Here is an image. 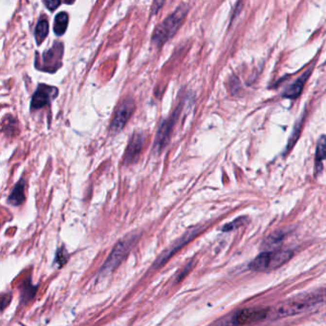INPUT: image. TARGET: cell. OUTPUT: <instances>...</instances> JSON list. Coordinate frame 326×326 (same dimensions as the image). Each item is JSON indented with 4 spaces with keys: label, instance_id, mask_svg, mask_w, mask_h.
I'll list each match as a JSON object with an SVG mask.
<instances>
[{
    "label": "cell",
    "instance_id": "5b68a950",
    "mask_svg": "<svg viewBox=\"0 0 326 326\" xmlns=\"http://www.w3.org/2000/svg\"><path fill=\"white\" fill-rule=\"evenodd\" d=\"M180 106H178L177 109L174 110V112L165 120L162 121L160 124L158 131L155 136V141L153 144V149L152 151L156 154H159L164 148H166L170 142L171 135L173 130V126L176 122L178 116L180 114Z\"/></svg>",
    "mask_w": 326,
    "mask_h": 326
},
{
    "label": "cell",
    "instance_id": "277c9868",
    "mask_svg": "<svg viewBox=\"0 0 326 326\" xmlns=\"http://www.w3.org/2000/svg\"><path fill=\"white\" fill-rule=\"evenodd\" d=\"M326 303V291L310 294L309 296L298 297L292 301L281 305L277 310V316H293L304 311H307L316 306Z\"/></svg>",
    "mask_w": 326,
    "mask_h": 326
},
{
    "label": "cell",
    "instance_id": "44dd1931",
    "mask_svg": "<svg viewBox=\"0 0 326 326\" xmlns=\"http://www.w3.org/2000/svg\"><path fill=\"white\" fill-rule=\"evenodd\" d=\"M243 221H244V218H238L237 220L233 221L232 223L225 225V227L223 228V231H224V232H230V231H233L234 229H237L238 227H240V226L243 224Z\"/></svg>",
    "mask_w": 326,
    "mask_h": 326
},
{
    "label": "cell",
    "instance_id": "8992f818",
    "mask_svg": "<svg viewBox=\"0 0 326 326\" xmlns=\"http://www.w3.org/2000/svg\"><path fill=\"white\" fill-rule=\"evenodd\" d=\"M134 109L135 103L132 99H126L119 104L109 127V131L112 135H116L122 130L127 120L134 112Z\"/></svg>",
    "mask_w": 326,
    "mask_h": 326
},
{
    "label": "cell",
    "instance_id": "30bf717a",
    "mask_svg": "<svg viewBox=\"0 0 326 326\" xmlns=\"http://www.w3.org/2000/svg\"><path fill=\"white\" fill-rule=\"evenodd\" d=\"M58 96V88L46 85H39L32 97L31 107L33 110L40 109L47 105L51 100Z\"/></svg>",
    "mask_w": 326,
    "mask_h": 326
},
{
    "label": "cell",
    "instance_id": "5bb4252c",
    "mask_svg": "<svg viewBox=\"0 0 326 326\" xmlns=\"http://www.w3.org/2000/svg\"><path fill=\"white\" fill-rule=\"evenodd\" d=\"M326 158V136L322 135L317 143L316 159H315V170L316 172H320L323 169V161Z\"/></svg>",
    "mask_w": 326,
    "mask_h": 326
},
{
    "label": "cell",
    "instance_id": "e0dca14e",
    "mask_svg": "<svg viewBox=\"0 0 326 326\" xmlns=\"http://www.w3.org/2000/svg\"><path fill=\"white\" fill-rule=\"evenodd\" d=\"M48 31H49L48 20L45 18L40 19L34 30V36H35L37 44H40L44 40V38L48 34Z\"/></svg>",
    "mask_w": 326,
    "mask_h": 326
},
{
    "label": "cell",
    "instance_id": "ac0fdd59",
    "mask_svg": "<svg viewBox=\"0 0 326 326\" xmlns=\"http://www.w3.org/2000/svg\"><path fill=\"white\" fill-rule=\"evenodd\" d=\"M36 289V286H34L31 281H25L21 288V301L28 302L34 296Z\"/></svg>",
    "mask_w": 326,
    "mask_h": 326
},
{
    "label": "cell",
    "instance_id": "8fae6325",
    "mask_svg": "<svg viewBox=\"0 0 326 326\" xmlns=\"http://www.w3.org/2000/svg\"><path fill=\"white\" fill-rule=\"evenodd\" d=\"M145 142V136L142 133H135L128 144V147L125 150V154L123 156V164L131 165L135 163L141 153L143 145Z\"/></svg>",
    "mask_w": 326,
    "mask_h": 326
},
{
    "label": "cell",
    "instance_id": "ba28073f",
    "mask_svg": "<svg viewBox=\"0 0 326 326\" xmlns=\"http://www.w3.org/2000/svg\"><path fill=\"white\" fill-rule=\"evenodd\" d=\"M199 232H200L199 229H192L187 232L183 237H180L167 251H165L157 258V260L154 263V268H160L163 266L182 247H184L187 243H189L190 240H192L194 237H196Z\"/></svg>",
    "mask_w": 326,
    "mask_h": 326
},
{
    "label": "cell",
    "instance_id": "7c38bea8",
    "mask_svg": "<svg viewBox=\"0 0 326 326\" xmlns=\"http://www.w3.org/2000/svg\"><path fill=\"white\" fill-rule=\"evenodd\" d=\"M311 74V70L308 69L306 70L302 75H300L296 81L289 86L287 88L284 90L282 96L288 99H296L302 92V89L304 87L305 83L307 82L308 78L310 77Z\"/></svg>",
    "mask_w": 326,
    "mask_h": 326
},
{
    "label": "cell",
    "instance_id": "52a82bcc",
    "mask_svg": "<svg viewBox=\"0 0 326 326\" xmlns=\"http://www.w3.org/2000/svg\"><path fill=\"white\" fill-rule=\"evenodd\" d=\"M269 313L268 308L254 307L243 309L232 316L234 326L251 325L264 320Z\"/></svg>",
    "mask_w": 326,
    "mask_h": 326
},
{
    "label": "cell",
    "instance_id": "3957f363",
    "mask_svg": "<svg viewBox=\"0 0 326 326\" xmlns=\"http://www.w3.org/2000/svg\"><path fill=\"white\" fill-rule=\"evenodd\" d=\"M293 257V252L289 250H275L267 251L257 257L250 264V269L256 272H270L274 271L287 261Z\"/></svg>",
    "mask_w": 326,
    "mask_h": 326
},
{
    "label": "cell",
    "instance_id": "7a4b0ae2",
    "mask_svg": "<svg viewBox=\"0 0 326 326\" xmlns=\"http://www.w3.org/2000/svg\"><path fill=\"white\" fill-rule=\"evenodd\" d=\"M137 240H138L137 234H130L123 237L121 240H120L115 245L113 251L109 255L108 258L106 259L102 269L100 270L99 275L101 276H106L112 274L120 266L121 261L125 258L131 248L137 242Z\"/></svg>",
    "mask_w": 326,
    "mask_h": 326
},
{
    "label": "cell",
    "instance_id": "6da1fadb",
    "mask_svg": "<svg viewBox=\"0 0 326 326\" xmlns=\"http://www.w3.org/2000/svg\"><path fill=\"white\" fill-rule=\"evenodd\" d=\"M187 13V6L185 4L180 5L172 15L157 25L152 34V42L156 46H162L165 42L171 39L182 25Z\"/></svg>",
    "mask_w": 326,
    "mask_h": 326
},
{
    "label": "cell",
    "instance_id": "ffe728a7",
    "mask_svg": "<svg viewBox=\"0 0 326 326\" xmlns=\"http://www.w3.org/2000/svg\"><path fill=\"white\" fill-rule=\"evenodd\" d=\"M67 259H68L67 252L63 248L62 249L60 248L59 251H58V253H57V257H56L55 262L58 263L59 266H62V265H64L66 263Z\"/></svg>",
    "mask_w": 326,
    "mask_h": 326
},
{
    "label": "cell",
    "instance_id": "2e32d148",
    "mask_svg": "<svg viewBox=\"0 0 326 326\" xmlns=\"http://www.w3.org/2000/svg\"><path fill=\"white\" fill-rule=\"evenodd\" d=\"M68 26V15L65 12L59 13L55 17L54 32L57 35H61L65 33Z\"/></svg>",
    "mask_w": 326,
    "mask_h": 326
},
{
    "label": "cell",
    "instance_id": "7402d4cb",
    "mask_svg": "<svg viewBox=\"0 0 326 326\" xmlns=\"http://www.w3.org/2000/svg\"><path fill=\"white\" fill-rule=\"evenodd\" d=\"M44 4L47 6V8L51 11L55 10L59 4H61L60 1H44Z\"/></svg>",
    "mask_w": 326,
    "mask_h": 326
},
{
    "label": "cell",
    "instance_id": "9c48e42d",
    "mask_svg": "<svg viewBox=\"0 0 326 326\" xmlns=\"http://www.w3.org/2000/svg\"><path fill=\"white\" fill-rule=\"evenodd\" d=\"M63 54L62 43L57 42L53 45L52 48L45 51L42 55L41 65L39 66L40 70L47 72H54L61 65V59Z\"/></svg>",
    "mask_w": 326,
    "mask_h": 326
},
{
    "label": "cell",
    "instance_id": "d6986e66",
    "mask_svg": "<svg viewBox=\"0 0 326 326\" xmlns=\"http://www.w3.org/2000/svg\"><path fill=\"white\" fill-rule=\"evenodd\" d=\"M301 124H302V120H299L297 121L294 127V131L290 137V140L288 142V145H287V151H289L291 148H293L295 146V144L296 143V141L298 140L299 138V134H300V129H301Z\"/></svg>",
    "mask_w": 326,
    "mask_h": 326
},
{
    "label": "cell",
    "instance_id": "4fadbf2b",
    "mask_svg": "<svg viewBox=\"0 0 326 326\" xmlns=\"http://www.w3.org/2000/svg\"><path fill=\"white\" fill-rule=\"evenodd\" d=\"M25 199V180L22 178L20 179L16 187L14 188L13 191L11 192L8 202L13 206H19L23 203Z\"/></svg>",
    "mask_w": 326,
    "mask_h": 326
},
{
    "label": "cell",
    "instance_id": "9a60e30c",
    "mask_svg": "<svg viewBox=\"0 0 326 326\" xmlns=\"http://www.w3.org/2000/svg\"><path fill=\"white\" fill-rule=\"evenodd\" d=\"M287 235L286 232L284 231H277L274 234H272L270 237L267 238L264 242V246L265 248L268 249V251H275V250H278L276 249L283 241V239L285 238Z\"/></svg>",
    "mask_w": 326,
    "mask_h": 326
}]
</instances>
